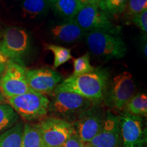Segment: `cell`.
Listing matches in <instances>:
<instances>
[{
	"instance_id": "1",
	"label": "cell",
	"mask_w": 147,
	"mask_h": 147,
	"mask_svg": "<svg viewBox=\"0 0 147 147\" xmlns=\"http://www.w3.org/2000/svg\"><path fill=\"white\" fill-rule=\"evenodd\" d=\"M109 77L106 68L95 67L89 73L68 77L59 84L55 91L70 92L98 104L104 99Z\"/></svg>"
},
{
	"instance_id": "2",
	"label": "cell",
	"mask_w": 147,
	"mask_h": 147,
	"mask_svg": "<svg viewBox=\"0 0 147 147\" xmlns=\"http://www.w3.org/2000/svg\"><path fill=\"white\" fill-rule=\"evenodd\" d=\"M49 113L51 117L72 123L86 110L94 105L93 102L80 95L67 91H53L51 93Z\"/></svg>"
},
{
	"instance_id": "3",
	"label": "cell",
	"mask_w": 147,
	"mask_h": 147,
	"mask_svg": "<svg viewBox=\"0 0 147 147\" xmlns=\"http://www.w3.org/2000/svg\"><path fill=\"white\" fill-rule=\"evenodd\" d=\"M86 42L92 54L106 59H121L127 52L125 42L118 35L103 32L85 34Z\"/></svg>"
},
{
	"instance_id": "4",
	"label": "cell",
	"mask_w": 147,
	"mask_h": 147,
	"mask_svg": "<svg viewBox=\"0 0 147 147\" xmlns=\"http://www.w3.org/2000/svg\"><path fill=\"white\" fill-rule=\"evenodd\" d=\"M7 99L9 105L26 121L44 118L49 113L50 100L46 95L30 91Z\"/></svg>"
},
{
	"instance_id": "5",
	"label": "cell",
	"mask_w": 147,
	"mask_h": 147,
	"mask_svg": "<svg viewBox=\"0 0 147 147\" xmlns=\"http://www.w3.org/2000/svg\"><path fill=\"white\" fill-rule=\"evenodd\" d=\"M73 19L84 32H103L115 35L121 32L120 27L112 22L111 18L97 4L82 6Z\"/></svg>"
},
{
	"instance_id": "6",
	"label": "cell",
	"mask_w": 147,
	"mask_h": 147,
	"mask_svg": "<svg viewBox=\"0 0 147 147\" xmlns=\"http://www.w3.org/2000/svg\"><path fill=\"white\" fill-rule=\"evenodd\" d=\"M108 85L104 96L108 105L117 111L124 109L136 91V84L131 73L123 71L114 77Z\"/></svg>"
},
{
	"instance_id": "7",
	"label": "cell",
	"mask_w": 147,
	"mask_h": 147,
	"mask_svg": "<svg viewBox=\"0 0 147 147\" xmlns=\"http://www.w3.org/2000/svg\"><path fill=\"white\" fill-rule=\"evenodd\" d=\"M27 68L23 63L9 60L0 78V89L6 98L32 91L26 79Z\"/></svg>"
},
{
	"instance_id": "8",
	"label": "cell",
	"mask_w": 147,
	"mask_h": 147,
	"mask_svg": "<svg viewBox=\"0 0 147 147\" xmlns=\"http://www.w3.org/2000/svg\"><path fill=\"white\" fill-rule=\"evenodd\" d=\"M119 117L123 147H146V129L142 117L127 111Z\"/></svg>"
},
{
	"instance_id": "9",
	"label": "cell",
	"mask_w": 147,
	"mask_h": 147,
	"mask_svg": "<svg viewBox=\"0 0 147 147\" xmlns=\"http://www.w3.org/2000/svg\"><path fill=\"white\" fill-rule=\"evenodd\" d=\"M0 42V53L9 60L23 63L22 57L29 49V36L25 29L11 27L7 28Z\"/></svg>"
},
{
	"instance_id": "10",
	"label": "cell",
	"mask_w": 147,
	"mask_h": 147,
	"mask_svg": "<svg viewBox=\"0 0 147 147\" xmlns=\"http://www.w3.org/2000/svg\"><path fill=\"white\" fill-rule=\"evenodd\" d=\"M38 125L45 147H61L74 133L71 123L51 116L42 119Z\"/></svg>"
},
{
	"instance_id": "11",
	"label": "cell",
	"mask_w": 147,
	"mask_h": 147,
	"mask_svg": "<svg viewBox=\"0 0 147 147\" xmlns=\"http://www.w3.org/2000/svg\"><path fill=\"white\" fill-rule=\"evenodd\" d=\"M106 114L98 104H94L72 123L74 132L84 144L89 143L98 134Z\"/></svg>"
},
{
	"instance_id": "12",
	"label": "cell",
	"mask_w": 147,
	"mask_h": 147,
	"mask_svg": "<svg viewBox=\"0 0 147 147\" xmlns=\"http://www.w3.org/2000/svg\"><path fill=\"white\" fill-rule=\"evenodd\" d=\"M27 84L31 91L41 94H51L61 80L60 74L49 67L27 69Z\"/></svg>"
},
{
	"instance_id": "13",
	"label": "cell",
	"mask_w": 147,
	"mask_h": 147,
	"mask_svg": "<svg viewBox=\"0 0 147 147\" xmlns=\"http://www.w3.org/2000/svg\"><path fill=\"white\" fill-rule=\"evenodd\" d=\"M89 144L93 147H120L121 140L119 116L108 110L100 131Z\"/></svg>"
},
{
	"instance_id": "14",
	"label": "cell",
	"mask_w": 147,
	"mask_h": 147,
	"mask_svg": "<svg viewBox=\"0 0 147 147\" xmlns=\"http://www.w3.org/2000/svg\"><path fill=\"white\" fill-rule=\"evenodd\" d=\"M51 32L53 38L56 41L64 43L76 42L81 39L85 34V32L73 18L55 25L51 29Z\"/></svg>"
},
{
	"instance_id": "15",
	"label": "cell",
	"mask_w": 147,
	"mask_h": 147,
	"mask_svg": "<svg viewBox=\"0 0 147 147\" xmlns=\"http://www.w3.org/2000/svg\"><path fill=\"white\" fill-rule=\"evenodd\" d=\"M51 8L61 17L72 19L81 8L79 0H50Z\"/></svg>"
},
{
	"instance_id": "16",
	"label": "cell",
	"mask_w": 147,
	"mask_h": 147,
	"mask_svg": "<svg viewBox=\"0 0 147 147\" xmlns=\"http://www.w3.org/2000/svg\"><path fill=\"white\" fill-rule=\"evenodd\" d=\"M21 147H45L38 124L24 125Z\"/></svg>"
},
{
	"instance_id": "17",
	"label": "cell",
	"mask_w": 147,
	"mask_h": 147,
	"mask_svg": "<svg viewBox=\"0 0 147 147\" xmlns=\"http://www.w3.org/2000/svg\"><path fill=\"white\" fill-rule=\"evenodd\" d=\"M23 127V123H17L0 134V147H21Z\"/></svg>"
},
{
	"instance_id": "18",
	"label": "cell",
	"mask_w": 147,
	"mask_h": 147,
	"mask_svg": "<svg viewBox=\"0 0 147 147\" xmlns=\"http://www.w3.org/2000/svg\"><path fill=\"white\" fill-rule=\"evenodd\" d=\"M50 8V0H24L22 11L25 16L36 18L45 14Z\"/></svg>"
},
{
	"instance_id": "19",
	"label": "cell",
	"mask_w": 147,
	"mask_h": 147,
	"mask_svg": "<svg viewBox=\"0 0 147 147\" xmlns=\"http://www.w3.org/2000/svg\"><path fill=\"white\" fill-rule=\"evenodd\" d=\"M127 113L140 117L147 115V96L144 93H138L129 100L125 106Z\"/></svg>"
},
{
	"instance_id": "20",
	"label": "cell",
	"mask_w": 147,
	"mask_h": 147,
	"mask_svg": "<svg viewBox=\"0 0 147 147\" xmlns=\"http://www.w3.org/2000/svg\"><path fill=\"white\" fill-rule=\"evenodd\" d=\"M18 121V115L12 106L7 104H0V134L12 127Z\"/></svg>"
},
{
	"instance_id": "21",
	"label": "cell",
	"mask_w": 147,
	"mask_h": 147,
	"mask_svg": "<svg viewBox=\"0 0 147 147\" xmlns=\"http://www.w3.org/2000/svg\"><path fill=\"white\" fill-rule=\"evenodd\" d=\"M46 50L50 51L54 55L53 67L57 68L72 59L71 49L56 45H45Z\"/></svg>"
},
{
	"instance_id": "22",
	"label": "cell",
	"mask_w": 147,
	"mask_h": 147,
	"mask_svg": "<svg viewBox=\"0 0 147 147\" xmlns=\"http://www.w3.org/2000/svg\"><path fill=\"white\" fill-rule=\"evenodd\" d=\"M127 0H100L97 5L110 18L123 13Z\"/></svg>"
},
{
	"instance_id": "23",
	"label": "cell",
	"mask_w": 147,
	"mask_h": 147,
	"mask_svg": "<svg viewBox=\"0 0 147 147\" xmlns=\"http://www.w3.org/2000/svg\"><path fill=\"white\" fill-rule=\"evenodd\" d=\"M147 9V0H127L123 12L124 18L129 21L134 16Z\"/></svg>"
},
{
	"instance_id": "24",
	"label": "cell",
	"mask_w": 147,
	"mask_h": 147,
	"mask_svg": "<svg viewBox=\"0 0 147 147\" xmlns=\"http://www.w3.org/2000/svg\"><path fill=\"white\" fill-rule=\"evenodd\" d=\"M95 67L91 65L89 53L74 59L73 76H78L92 71Z\"/></svg>"
},
{
	"instance_id": "25",
	"label": "cell",
	"mask_w": 147,
	"mask_h": 147,
	"mask_svg": "<svg viewBox=\"0 0 147 147\" xmlns=\"http://www.w3.org/2000/svg\"><path fill=\"white\" fill-rule=\"evenodd\" d=\"M131 21L137 25L142 32H147V9L142 12L134 16L131 19Z\"/></svg>"
},
{
	"instance_id": "26",
	"label": "cell",
	"mask_w": 147,
	"mask_h": 147,
	"mask_svg": "<svg viewBox=\"0 0 147 147\" xmlns=\"http://www.w3.org/2000/svg\"><path fill=\"white\" fill-rule=\"evenodd\" d=\"M84 144L82 142L78 136L75 133L72 134L61 147H84Z\"/></svg>"
},
{
	"instance_id": "27",
	"label": "cell",
	"mask_w": 147,
	"mask_h": 147,
	"mask_svg": "<svg viewBox=\"0 0 147 147\" xmlns=\"http://www.w3.org/2000/svg\"><path fill=\"white\" fill-rule=\"evenodd\" d=\"M8 61L9 59L6 57L4 56L1 53H0V76L4 71Z\"/></svg>"
},
{
	"instance_id": "28",
	"label": "cell",
	"mask_w": 147,
	"mask_h": 147,
	"mask_svg": "<svg viewBox=\"0 0 147 147\" xmlns=\"http://www.w3.org/2000/svg\"><path fill=\"white\" fill-rule=\"evenodd\" d=\"M100 1V0H79V2L81 6L89 4H98Z\"/></svg>"
},
{
	"instance_id": "29",
	"label": "cell",
	"mask_w": 147,
	"mask_h": 147,
	"mask_svg": "<svg viewBox=\"0 0 147 147\" xmlns=\"http://www.w3.org/2000/svg\"><path fill=\"white\" fill-rule=\"evenodd\" d=\"M5 101V96L3 95L2 92H1V89H0V104H4Z\"/></svg>"
},
{
	"instance_id": "30",
	"label": "cell",
	"mask_w": 147,
	"mask_h": 147,
	"mask_svg": "<svg viewBox=\"0 0 147 147\" xmlns=\"http://www.w3.org/2000/svg\"><path fill=\"white\" fill-rule=\"evenodd\" d=\"M84 147H93V146H92L91 145H90L89 143H86V144H84Z\"/></svg>"
},
{
	"instance_id": "31",
	"label": "cell",
	"mask_w": 147,
	"mask_h": 147,
	"mask_svg": "<svg viewBox=\"0 0 147 147\" xmlns=\"http://www.w3.org/2000/svg\"><path fill=\"white\" fill-rule=\"evenodd\" d=\"M1 37H2V36H1V31H0V40H1Z\"/></svg>"
},
{
	"instance_id": "32",
	"label": "cell",
	"mask_w": 147,
	"mask_h": 147,
	"mask_svg": "<svg viewBox=\"0 0 147 147\" xmlns=\"http://www.w3.org/2000/svg\"><path fill=\"white\" fill-rule=\"evenodd\" d=\"M0 78H1V76H0Z\"/></svg>"
}]
</instances>
